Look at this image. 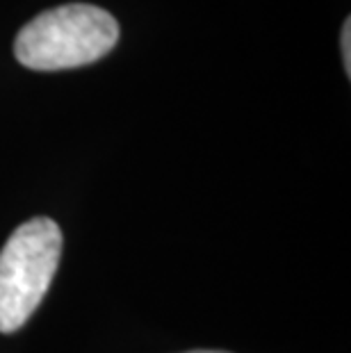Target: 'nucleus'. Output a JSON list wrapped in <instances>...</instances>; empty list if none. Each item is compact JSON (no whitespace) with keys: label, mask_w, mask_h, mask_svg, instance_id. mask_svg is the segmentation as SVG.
Returning <instances> with one entry per match:
<instances>
[{"label":"nucleus","mask_w":351,"mask_h":353,"mask_svg":"<svg viewBox=\"0 0 351 353\" xmlns=\"http://www.w3.org/2000/svg\"><path fill=\"white\" fill-rule=\"evenodd\" d=\"M342 57H345V71L351 73V19H347L342 28Z\"/></svg>","instance_id":"3"},{"label":"nucleus","mask_w":351,"mask_h":353,"mask_svg":"<svg viewBox=\"0 0 351 353\" xmlns=\"http://www.w3.org/2000/svg\"><path fill=\"white\" fill-rule=\"evenodd\" d=\"M119 41V23L103 7L59 5L19 30L14 55L32 71H64L99 62Z\"/></svg>","instance_id":"1"},{"label":"nucleus","mask_w":351,"mask_h":353,"mask_svg":"<svg viewBox=\"0 0 351 353\" xmlns=\"http://www.w3.org/2000/svg\"><path fill=\"white\" fill-rule=\"evenodd\" d=\"M185 353H228V351H205V349H199V351H185Z\"/></svg>","instance_id":"4"},{"label":"nucleus","mask_w":351,"mask_h":353,"mask_svg":"<svg viewBox=\"0 0 351 353\" xmlns=\"http://www.w3.org/2000/svg\"><path fill=\"white\" fill-rule=\"evenodd\" d=\"M62 258V230L46 216L26 221L0 251V333H17L43 301Z\"/></svg>","instance_id":"2"}]
</instances>
